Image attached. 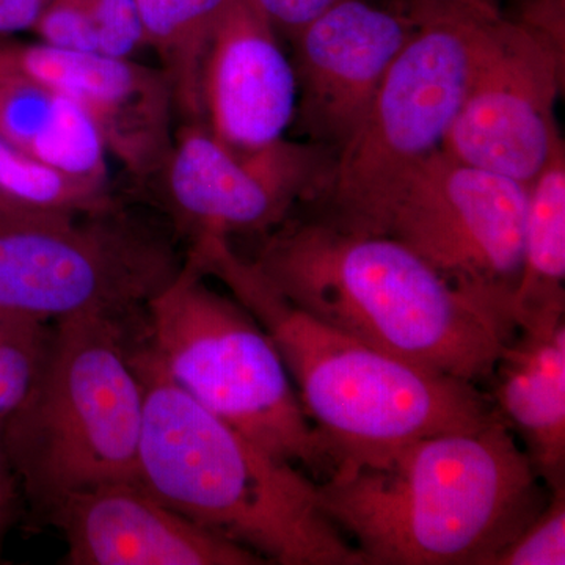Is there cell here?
Segmentation results:
<instances>
[{"mask_svg": "<svg viewBox=\"0 0 565 565\" xmlns=\"http://www.w3.org/2000/svg\"><path fill=\"white\" fill-rule=\"evenodd\" d=\"M188 258L273 338L337 468L375 462L419 438L471 429L497 415L479 385L405 363L300 310L226 237H196Z\"/></svg>", "mask_w": 565, "mask_h": 565, "instance_id": "obj_3", "label": "cell"}, {"mask_svg": "<svg viewBox=\"0 0 565 565\" xmlns=\"http://www.w3.org/2000/svg\"><path fill=\"white\" fill-rule=\"evenodd\" d=\"M565 305V148L561 140L527 193L523 264L514 322Z\"/></svg>", "mask_w": 565, "mask_h": 565, "instance_id": "obj_17", "label": "cell"}, {"mask_svg": "<svg viewBox=\"0 0 565 565\" xmlns=\"http://www.w3.org/2000/svg\"><path fill=\"white\" fill-rule=\"evenodd\" d=\"M152 353L196 403L270 455L326 479L337 459L297 396L273 338L185 259L148 302Z\"/></svg>", "mask_w": 565, "mask_h": 565, "instance_id": "obj_6", "label": "cell"}, {"mask_svg": "<svg viewBox=\"0 0 565 565\" xmlns=\"http://www.w3.org/2000/svg\"><path fill=\"white\" fill-rule=\"evenodd\" d=\"M73 565H258L252 550L178 514L139 481L70 494L50 512Z\"/></svg>", "mask_w": 565, "mask_h": 565, "instance_id": "obj_14", "label": "cell"}, {"mask_svg": "<svg viewBox=\"0 0 565 565\" xmlns=\"http://www.w3.org/2000/svg\"><path fill=\"white\" fill-rule=\"evenodd\" d=\"M51 0H0V39L32 32Z\"/></svg>", "mask_w": 565, "mask_h": 565, "instance_id": "obj_28", "label": "cell"}, {"mask_svg": "<svg viewBox=\"0 0 565 565\" xmlns=\"http://www.w3.org/2000/svg\"><path fill=\"white\" fill-rule=\"evenodd\" d=\"M99 54L134 61L147 50L143 22L137 0H87Z\"/></svg>", "mask_w": 565, "mask_h": 565, "instance_id": "obj_24", "label": "cell"}, {"mask_svg": "<svg viewBox=\"0 0 565 565\" xmlns=\"http://www.w3.org/2000/svg\"><path fill=\"white\" fill-rule=\"evenodd\" d=\"M0 73L65 96L102 129L107 150L137 177L162 169L172 148V88L162 70L99 52L0 39Z\"/></svg>", "mask_w": 565, "mask_h": 565, "instance_id": "obj_13", "label": "cell"}, {"mask_svg": "<svg viewBox=\"0 0 565 565\" xmlns=\"http://www.w3.org/2000/svg\"><path fill=\"white\" fill-rule=\"evenodd\" d=\"M57 95L35 82L0 73V139L28 151L50 125Z\"/></svg>", "mask_w": 565, "mask_h": 565, "instance_id": "obj_22", "label": "cell"}, {"mask_svg": "<svg viewBox=\"0 0 565 565\" xmlns=\"http://www.w3.org/2000/svg\"><path fill=\"white\" fill-rule=\"evenodd\" d=\"M565 51L501 17L479 32L473 71L444 150L530 185L561 140L555 115Z\"/></svg>", "mask_w": 565, "mask_h": 565, "instance_id": "obj_10", "label": "cell"}, {"mask_svg": "<svg viewBox=\"0 0 565 565\" xmlns=\"http://www.w3.org/2000/svg\"><path fill=\"white\" fill-rule=\"evenodd\" d=\"M275 31L288 40L296 39L307 25L340 0H253Z\"/></svg>", "mask_w": 565, "mask_h": 565, "instance_id": "obj_26", "label": "cell"}, {"mask_svg": "<svg viewBox=\"0 0 565 565\" xmlns=\"http://www.w3.org/2000/svg\"><path fill=\"white\" fill-rule=\"evenodd\" d=\"M418 29L396 7L340 0L292 40L296 121L334 156L366 117L394 58Z\"/></svg>", "mask_w": 565, "mask_h": 565, "instance_id": "obj_12", "label": "cell"}, {"mask_svg": "<svg viewBox=\"0 0 565 565\" xmlns=\"http://www.w3.org/2000/svg\"><path fill=\"white\" fill-rule=\"evenodd\" d=\"M444 17L419 22L386 73L366 117L334 156L323 218L377 234L412 174L446 136L467 93L482 22Z\"/></svg>", "mask_w": 565, "mask_h": 565, "instance_id": "obj_7", "label": "cell"}, {"mask_svg": "<svg viewBox=\"0 0 565 565\" xmlns=\"http://www.w3.org/2000/svg\"><path fill=\"white\" fill-rule=\"evenodd\" d=\"M297 98L296 70L274 25L253 0H228L204 61V125L232 150H262L285 139Z\"/></svg>", "mask_w": 565, "mask_h": 565, "instance_id": "obj_15", "label": "cell"}, {"mask_svg": "<svg viewBox=\"0 0 565 565\" xmlns=\"http://www.w3.org/2000/svg\"><path fill=\"white\" fill-rule=\"evenodd\" d=\"M150 233L99 214H55L0 226V310L58 321L120 316L148 302L180 270Z\"/></svg>", "mask_w": 565, "mask_h": 565, "instance_id": "obj_8", "label": "cell"}, {"mask_svg": "<svg viewBox=\"0 0 565 565\" xmlns=\"http://www.w3.org/2000/svg\"><path fill=\"white\" fill-rule=\"evenodd\" d=\"M32 32L57 50L98 52L87 0H51Z\"/></svg>", "mask_w": 565, "mask_h": 565, "instance_id": "obj_25", "label": "cell"}, {"mask_svg": "<svg viewBox=\"0 0 565 565\" xmlns=\"http://www.w3.org/2000/svg\"><path fill=\"white\" fill-rule=\"evenodd\" d=\"M334 154L282 139L255 151L222 143L204 121H185L163 161L167 202L193 236L269 233L299 200L323 195Z\"/></svg>", "mask_w": 565, "mask_h": 565, "instance_id": "obj_11", "label": "cell"}, {"mask_svg": "<svg viewBox=\"0 0 565 565\" xmlns=\"http://www.w3.org/2000/svg\"><path fill=\"white\" fill-rule=\"evenodd\" d=\"M541 482L497 414L337 468L318 494L364 564L490 565L544 508Z\"/></svg>", "mask_w": 565, "mask_h": 565, "instance_id": "obj_1", "label": "cell"}, {"mask_svg": "<svg viewBox=\"0 0 565 565\" xmlns=\"http://www.w3.org/2000/svg\"><path fill=\"white\" fill-rule=\"evenodd\" d=\"M145 392L139 482L196 525L281 565H364L319 503L318 481L196 403L150 351L132 355Z\"/></svg>", "mask_w": 565, "mask_h": 565, "instance_id": "obj_4", "label": "cell"}, {"mask_svg": "<svg viewBox=\"0 0 565 565\" xmlns=\"http://www.w3.org/2000/svg\"><path fill=\"white\" fill-rule=\"evenodd\" d=\"M0 191L40 211L87 215L114 210L104 182L68 177L2 139Z\"/></svg>", "mask_w": 565, "mask_h": 565, "instance_id": "obj_19", "label": "cell"}, {"mask_svg": "<svg viewBox=\"0 0 565 565\" xmlns=\"http://www.w3.org/2000/svg\"><path fill=\"white\" fill-rule=\"evenodd\" d=\"M228 0H137L148 47L156 51L185 121H203L202 81L212 35Z\"/></svg>", "mask_w": 565, "mask_h": 565, "instance_id": "obj_18", "label": "cell"}, {"mask_svg": "<svg viewBox=\"0 0 565 565\" xmlns=\"http://www.w3.org/2000/svg\"><path fill=\"white\" fill-rule=\"evenodd\" d=\"M494 411L550 487L564 484L565 305L520 319L492 379Z\"/></svg>", "mask_w": 565, "mask_h": 565, "instance_id": "obj_16", "label": "cell"}, {"mask_svg": "<svg viewBox=\"0 0 565 565\" xmlns=\"http://www.w3.org/2000/svg\"><path fill=\"white\" fill-rule=\"evenodd\" d=\"M552 498L490 565L565 564V486L553 487Z\"/></svg>", "mask_w": 565, "mask_h": 565, "instance_id": "obj_23", "label": "cell"}, {"mask_svg": "<svg viewBox=\"0 0 565 565\" xmlns=\"http://www.w3.org/2000/svg\"><path fill=\"white\" fill-rule=\"evenodd\" d=\"M396 9L423 22L444 17H504L511 0H394Z\"/></svg>", "mask_w": 565, "mask_h": 565, "instance_id": "obj_27", "label": "cell"}, {"mask_svg": "<svg viewBox=\"0 0 565 565\" xmlns=\"http://www.w3.org/2000/svg\"><path fill=\"white\" fill-rule=\"evenodd\" d=\"M530 185L468 166L441 148L386 212L393 237L465 296L514 327Z\"/></svg>", "mask_w": 565, "mask_h": 565, "instance_id": "obj_9", "label": "cell"}, {"mask_svg": "<svg viewBox=\"0 0 565 565\" xmlns=\"http://www.w3.org/2000/svg\"><path fill=\"white\" fill-rule=\"evenodd\" d=\"M55 214H62V212L33 210V207L24 206V204L18 203L17 200L10 199L9 195L0 191V226L39 221V218Z\"/></svg>", "mask_w": 565, "mask_h": 565, "instance_id": "obj_30", "label": "cell"}, {"mask_svg": "<svg viewBox=\"0 0 565 565\" xmlns=\"http://www.w3.org/2000/svg\"><path fill=\"white\" fill-rule=\"evenodd\" d=\"M117 316L58 319L24 403L2 419L7 459L33 508L139 481L143 384Z\"/></svg>", "mask_w": 565, "mask_h": 565, "instance_id": "obj_5", "label": "cell"}, {"mask_svg": "<svg viewBox=\"0 0 565 565\" xmlns=\"http://www.w3.org/2000/svg\"><path fill=\"white\" fill-rule=\"evenodd\" d=\"M46 321L0 310V419L31 393L50 348Z\"/></svg>", "mask_w": 565, "mask_h": 565, "instance_id": "obj_21", "label": "cell"}, {"mask_svg": "<svg viewBox=\"0 0 565 565\" xmlns=\"http://www.w3.org/2000/svg\"><path fill=\"white\" fill-rule=\"evenodd\" d=\"M28 152L68 177L106 184L109 150L102 129L79 104L65 96L57 95L50 125Z\"/></svg>", "mask_w": 565, "mask_h": 565, "instance_id": "obj_20", "label": "cell"}, {"mask_svg": "<svg viewBox=\"0 0 565 565\" xmlns=\"http://www.w3.org/2000/svg\"><path fill=\"white\" fill-rule=\"evenodd\" d=\"M252 263L319 321L405 363L470 384L490 382L515 333L404 244L323 217L281 223Z\"/></svg>", "mask_w": 565, "mask_h": 565, "instance_id": "obj_2", "label": "cell"}, {"mask_svg": "<svg viewBox=\"0 0 565 565\" xmlns=\"http://www.w3.org/2000/svg\"><path fill=\"white\" fill-rule=\"evenodd\" d=\"M17 478L7 459L2 441V419H0V527L9 519L14 498H17Z\"/></svg>", "mask_w": 565, "mask_h": 565, "instance_id": "obj_29", "label": "cell"}]
</instances>
